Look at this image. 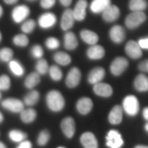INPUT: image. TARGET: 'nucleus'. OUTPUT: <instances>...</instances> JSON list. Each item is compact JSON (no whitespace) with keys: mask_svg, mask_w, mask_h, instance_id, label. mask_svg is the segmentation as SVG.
Listing matches in <instances>:
<instances>
[{"mask_svg":"<svg viewBox=\"0 0 148 148\" xmlns=\"http://www.w3.org/2000/svg\"><path fill=\"white\" fill-rule=\"evenodd\" d=\"M144 127H145V130L147 131V132H148V122L145 124V126H144Z\"/></svg>","mask_w":148,"mask_h":148,"instance_id":"nucleus-53","label":"nucleus"},{"mask_svg":"<svg viewBox=\"0 0 148 148\" xmlns=\"http://www.w3.org/2000/svg\"><path fill=\"white\" fill-rule=\"evenodd\" d=\"M56 3V0H40V7L44 9H50L52 8Z\"/></svg>","mask_w":148,"mask_h":148,"instance_id":"nucleus-42","label":"nucleus"},{"mask_svg":"<svg viewBox=\"0 0 148 148\" xmlns=\"http://www.w3.org/2000/svg\"><path fill=\"white\" fill-rule=\"evenodd\" d=\"M1 98H2V94H1V91H0V101H1Z\"/></svg>","mask_w":148,"mask_h":148,"instance_id":"nucleus-56","label":"nucleus"},{"mask_svg":"<svg viewBox=\"0 0 148 148\" xmlns=\"http://www.w3.org/2000/svg\"><path fill=\"white\" fill-rule=\"evenodd\" d=\"M57 22V17L52 12H45L41 14L38 19V25L42 29H50L54 27Z\"/></svg>","mask_w":148,"mask_h":148,"instance_id":"nucleus-15","label":"nucleus"},{"mask_svg":"<svg viewBox=\"0 0 148 148\" xmlns=\"http://www.w3.org/2000/svg\"><path fill=\"white\" fill-rule=\"evenodd\" d=\"M1 106L6 110L10 111L13 114H20L25 109L24 102L16 98H6L1 102Z\"/></svg>","mask_w":148,"mask_h":148,"instance_id":"nucleus-4","label":"nucleus"},{"mask_svg":"<svg viewBox=\"0 0 148 148\" xmlns=\"http://www.w3.org/2000/svg\"><path fill=\"white\" fill-rule=\"evenodd\" d=\"M36 27V22L33 19H29V20H26L22 22L21 26V30L22 33L24 34H31L34 32L35 28Z\"/></svg>","mask_w":148,"mask_h":148,"instance_id":"nucleus-37","label":"nucleus"},{"mask_svg":"<svg viewBox=\"0 0 148 148\" xmlns=\"http://www.w3.org/2000/svg\"><path fill=\"white\" fill-rule=\"evenodd\" d=\"M140 47L144 49H148V37L146 38H143V39H140L138 41Z\"/></svg>","mask_w":148,"mask_h":148,"instance_id":"nucleus-45","label":"nucleus"},{"mask_svg":"<svg viewBox=\"0 0 148 148\" xmlns=\"http://www.w3.org/2000/svg\"><path fill=\"white\" fill-rule=\"evenodd\" d=\"M16 148H32V143L31 141H28L26 139L20 143H18Z\"/></svg>","mask_w":148,"mask_h":148,"instance_id":"nucleus-44","label":"nucleus"},{"mask_svg":"<svg viewBox=\"0 0 148 148\" xmlns=\"http://www.w3.org/2000/svg\"><path fill=\"white\" fill-rule=\"evenodd\" d=\"M138 69L144 73H148V59L144 60L138 64Z\"/></svg>","mask_w":148,"mask_h":148,"instance_id":"nucleus-43","label":"nucleus"},{"mask_svg":"<svg viewBox=\"0 0 148 148\" xmlns=\"http://www.w3.org/2000/svg\"><path fill=\"white\" fill-rule=\"evenodd\" d=\"M58 148H65V147H58Z\"/></svg>","mask_w":148,"mask_h":148,"instance_id":"nucleus-57","label":"nucleus"},{"mask_svg":"<svg viewBox=\"0 0 148 148\" xmlns=\"http://www.w3.org/2000/svg\"><path fill=\"white\" fill-rule=\"evenodd\" d=\"M106 69L102 67H95L89 72L87 75V82L90 85L101 82L106 77Z\"/></svg>","mask_w":148,"mask_h":148,"instance_id":"nucleus-12","label":"nucleus"},{"mask_svg":"<svg viewBox=\"0 0 148 148\" xmlns=\"http://www.w3.org/2000/svg\"><path fill=\"white\" fill-rule=\"evenodd\" d=\"M82 80V72L77 67H73L70 69L65 78V84L70 88H76L81 82Z\"/></svg>","mask_w":148,"mask_h":148,"instance_id":"nucleus-8","label":"nucleus"},{"mask_svg":"<svg viewBox=\"0 0 148 148\" xmlns=\"http://www.w3.org/2000/svg\"><path fill=\"white\" fill-rule=\"evenodd\" d=\"M40 75L36 72H33L29 75H27V77L25 78L24 86L27 89L32 90L40 84Z\"/></svg>","mask_w":148,"mask_h":148,"instance_id":"nucleus-27","label":"nucleus"},{"mask_svg":"<svg viewBox=\"0 0 148 148\" xmlns=\"http://www.w3.org/2000/svg\"><path fill=\"white\" fill-rule=\"evenodd\" d=\"M45 46L49 50H54L57 49L60 46V41L56 37L50 36L46 39L45 40Z\"/></svg>","mask_w":148,"mask_h":148,"instance_id":"nucleus-40","label":"nucleus"},{"mask_svg":"<svg viewBox=\"0 0 148 148\" xmlns=\"http://www.w3.org/2000/svg\"><path fill=\"white\" fill-rule=\"evenodd\" d=\"M3 8L0 4V18H1V16H3Z\"/></svg>","mask_w":148,"mask_h":148,"instance_id":"nucleus-51","label":"nucleus"},{"mask_svg":"<svg viewBox=\"0 0 148 148\" xmlns=\"http://www.w3.org/2000/svg\"><path fill=\"white\" fill-rule=\"evenodd\" d=\"M133 86L139 92L148 91V77L144 74H138L133 81Z\"/></svg>","mask_w":148,"mask_h":148,"instance_id":"nucleus-25","label":"nucleus"},{"mask_svg":"<svg viewBox=\"0 0 148 148\" xmlns=\"http://www.w3.org/2000/svg\"><path fill=\"white\" fill-rule=\"evenodd\" d=\"M27 2H31V3H33V2H36L37 0H27Z\"/></svg>","mask_w":148,"mask_h":148,"instance_id":"nucleus-55","label":"nucleus"},{"mask_svg":"<svg viewBox=\"0 0 148 148\" xmlns=\"http://www.w3.org/2000/svg\"><path fill=\"white\" fill-rule=\"evenodd\" d=\"M86 56L90 60H100L106 55V49L103 46L96 44L90 45V47L86 49Z\"/></svg>","mask_w":148,"mask_h":148,"instance_id":"nucleus-20","label":"nucleus"},{"mask_svg":"<svg viewBox=\"0 0 148 148\" xmlns=\"http://www.w3.org/2000/svg\"><path fill=\"white\" fill-rule=\"evenodd\" d=\"M53 61L60 66H68L72 62V58L69 53L63 51H58L53 54Z\"/></svg>","mask_w":148,"mask_h":148,"instance_id":"nucleus-30","label":"nucleus"},{"mask_svg":"<svg viewBox=\"0 0 148 148\" xmlns=\"http://www.w3.org/2000/svg\"><path fill=\"white\" fill-rule=\"evenodd\" d=\"M94 106L93 101L90 97L83 96L82 98L78 99V101L76 103V110L82 115H86L90 111L92 110Z\"/></svg>","mask_w":148,"mask_h":148,"instance_id":"nucleus-10","label":"nucleus"},{"mask_svg":"<svg viewBox=\"0 0 148 148\" xmlns=\"http://www.w3.org/2000/svg\"><path fill=\"white\" fill-rule=\"evenodd\" d=\"M122 108L128 116H136L140 110L139 101L134 95H126L122 102Z\"/></svg>","mask_w":148,"mask_h":148,"instance_id":"nucleus-2","label":"nucleus"},{"mask_svg":"<svg viewBox=\"0 0 148 148\" xmlns=\"http://www.w3.org/2000/svg\"><path fill=\"white\" fill-rule=\"evenodd\" d=\"M75 17H74L73 9L67 8L64 11L61 16L60 21V27L64 32H68L70 29H72L75 23Z\"/></svg>","mask_w":148,"mask_h":148,"instance_id":"nucleus-11","label":"nucleus"},{"mask_svg":"<svg viewBox=\"0 0 148 148\" xmlns=\"http://www.w3.org/2000/svg\"><path fill=\"white\" fill-rule=\"evenodd\" d=\"M49 139H50V133L47 129H44L40 132L37 137V144L40 147H45V145H47Z\"/></svg>","mask_w":148,"mask_h":148,"instance_id":"nucleus-38","label":"nucleus"},{"mask_svg":"<svg viewBox=\"0 0 148 148\" xmlns=\"http://www.w3.org/2000/svg\"><path fill=\"white\" fill-rule=\"evenodd\" d=\"M0 148H8V147H7V146H6L5 144L3 143V142H0Z\"/></svg>","mask_w":148,"mask_h":148,"instance_id":"nucleus-52","label":"nucleus"},{"mask_svg":"<svg viewBox=\"0 0 148 148\" xmlns=\"http://www.w3.org/2000/svg\"><path fill=\"white\" fill-rule=\"evenodd\" d=\"M45 103L48 109L53 113H58L65 107L64 96L57 90H51L48 92L45 96Z\"/></svg>","mask_w":148,"mask_h":148,"instance_id":"nucleus-1","label":"nucleus"},{"mask_svg":"<svg viewBox=\"0 0 148 148\" xmlns=\"http://www.w3.org/2000/svg\"><path fill=\"white\" fill-rule=\"evenodd\" d=\"M128 65H129V63L127 58L122 56H119L111 62L110 71L113 76L119 77L126 71Z\"/></svg>","mask_w":148,"mask_h":148,"instance_id":"nucleus-5","label":"nucleus"},{"mask_svg":"<svg viewBox=\"0 0 148 148\" xmlns=\"http://www.w3.org/2000/svg\"><path fill=\"white\" fill-rule=\"evenodd\" d=\"M134 148H148V147L145 146V145H137Z\"/></svg>","mask_w":148,"mask_h":148,"instance_id":"nucleus-50","label":"nucleus"},{"mask_svg":"<svg viewBox=\"0 0 148 148\" xmlns=\"http://www.w3.org/2000/svg\"><path fill=\"white\" fill-rule=\"evenodd\" d=\"M123 110L120 106H114L108 114V121L112 125H118L123 120Z\"/></svg>","mask_w":148,"mask_h":148,"instance_id":"nucleus-21","label":"nucleus"},{"mask_svg":"<svg viewBox=\"0 0 148 148\" xmlns=\"http://www.w3.org/2000/svg\"><path fill=\"white\" fill-rule=\"evenodd\" d=\"M37 112L35 109L32 107H29L27 109H24L20 113V119L21 122L24 123H32L36 119Z\"/></svg>","mask_w":148,"mask_h":148,"instance_id":"nucleus-26","label":"nucleus"},{"mask_svg":"<svg viewBox=\"0 0 148 148\" xmlns=\"http://www.w3.org/2000/svg\"><path fill=\"white\" fill-rule=\"evenodd\" d=\"M40 99V94L36 90H32L30 92H28L27 95L23 98V102L25 106L28 107H32L38 104V102Z\"/></svg>","mask_w":148,"mask_h":148,"instance_id":"nucleus-28","label":"nucleus"},{"mask_svg":"<svg viewBox=\"0 0 148 148\" xmlns=\"http://www.w3.org/2000/svg\"><path fill=\"white\" fill-rule=\"evenodd\" d=\"M11 78L7 74L0 75V91H6L11 88Z\"/></svg>","mask_w":148,"mask_h":148,"instance_id":"nucleus-39","label":"nucleus"},{"mask_svg":"<svg viewBox=\"0 0 148 148\" xmlns=\"http://www.w3.org/2000/svg\"><path fill=\"white\" fill-rule=\"evenodd\" d=\"M109 36L112 42L114 44H121L126 38V32L123 27L119 25H115L110 28Z\"/></svg>","mask_w":148,"mask_h":148,"instance_id":"nucleus-14","label":"nucleus"},{"mask_svg":"<svg viewBox=\"0 0 148 148\" xmlns=\"http://www.w3.org/2000/svg\"><path fill=\"white\" fill-rule=\"evenodd\" d=\"M31 14V9L29 7L24 4L16 6L12 11V19L15 23H21L27 20V18Z\"/></svg>","mask_w":148,"mask_h":148,"instance_id":"nucleus-7","label":"nucleus"},{"mask_svg":"<svg viewBox=\"0 0 148 148\" xmlns=\"http://www.w3.org/2000/svg\"><path fill=\"white\" fill-rule=\"evenodd\" d=\"M8 138L12 142L20 143L27 138V134L20 129H12L8 132Z\"/></svg>","mask_w":148,"mask_h":148,"instance_id":"nucleus-31","label":"nucleus"},{"mask_svg":"<svg viewBox=\"0 0 148 148\" xmlns=\"http://www.w3.org/2000/svg\"><path fill=\"white\" fill-rule=\"evenodd\" d=\"M93 92L95 95L103 97V98H109L114 93L113 87L110 85L106 83V82H99L97 84L93 85Z\"/></svg>","mask_w":148,"mask_h":148,"instance_id":"nucleus-17","label":"nucleus"},{"mask_svg":"<svg viewBox=\"0 0 148 148\" xmlns=\"http://www.w3.org/2000/svg\"><path fill=\"white\" fill-rule=\"evenodd\" d=\"M12 43L14 45H16L17 47L24 48L27 47V45H29L30 40L29 38L27 36L26 34L21 33V34H17L15 35L13 38H12Z\"/></svg>","mask_w":148,"mask_h":148,"instance_id":"nucleus-33","label":"nucleus"},{"mask_svg":"<svg viewBox=\"0 0 148 148\" xmlns=\"http://www.w3.org/2000/svg\"><path fill=\"white\" fill-rule=\"evenodd\" d=\"M3 120H4V117H3V114H2V112L0 111V123H3Z\"/></svg>","mask_w":148,"mask_h":148,"instance_id":"nucleus-49","label":"nucleus"},{"mask_svg":"<svg viewBox=\"0 0 148 148\" xmlns=\"http://www.w3.org/2000/svg\"><path fill=\"white\" fill-rule=\"evenodd\" d=\"M60 127H61L62 132L66 138L69 139L73 138L75 132H76V124H75V121L73 117H65L61 121Z\"/></svg>","mask_w":148,"mask_h":148,"instance_id":"nucleus-9","label":"nucleus"},{"mask_svg":"<svg viewBox=\"0 0 148 148\" xmlns=\"http://www.w3.org/2000/svg\"><path fill=\"white\" fill-rule=\"evenodd\" d=\"M125 53L129 58L138 59L143 56V49L135 40H129L125 45Z\"/></svg>","mask_w":148,"mask_h":148,"instance_id":"nucleus-13","label":"nucleus"},{"mask_svg":"<svg viewBox=\"0 0 148 148\" xmlns=\"http://www.w3.org/2000/svg\"><path fill=\"white\" fill-rule=\"evenodd\" d=\"M147 20V15L143 12H132L128 14L125 19L126 27L132 30L140 27Z\"/></svg>","mask_w":148,"mask_h":148,"instance_id":"nucleus-3","label":"nucleus"},{"mask_svg":"<svg viewBox=\"0 0 148 148\" xmlns=\"http://www.w3.org/2000/svg\"><path fill=\"white\" fill-rule=\"evenodd\" d=\"M123 139L121 133L114 130L111 129L107 132L106 137V144L109 148H121L123 146Z\"/></svg>","mask_w":148,"mask_h":148,"instance_id":"nucleus-6","label":"nucleus"},{"mask_svg":"<svg viewBox=\"0 0 148 148\" xmlns=\"http://www.w3.org/2000/svg\"><path fill=\"white\" fill-rule=\"evenodd\" d=\"M80 142L84 148H99L98 140L93 132H83L80 137Z\"/></svg>","mask_w":148,"mask_h":148,"instance_id":"nucleus-19","label":"nucleus"},{"mask_svg":"<svg viewBox=\"0 0 148 148\" xmlns=\"http://www.w3.org/2000/svg\"><path fill=\"white\" fill-rule=\"evenodd\" d=\"M111 4V0H92L90 4V10L95 14L102 13Z\"/></svg>","mask_w":148,"mask_h":148,"instance_id":"nucleus-24","label":"nucleus"},{"mask_svg":"<svg viewBox=\"0 0 148 148\" xmlns=\"http://www.w3.org/2000/svg\"><path fill=\"white\" fill-rule=\"evenodd\" d=\"M88 8V3L86 0H78L73 9L75 20L77 21H84L86 16V10Z\"/></svg>","mask_w":148,"mask_h":148,"instance_id":"nucleus-16","label":"nucleus"},{"mask_svg":"<svg viewBox=\"0 0 148 148\" xmlns=\"http://www.w3.org/2000/svg\"><path fill=\"white\" fill-rule=\"evenodd\" d=\"M80 37L82 40L89 45H96L99 41V36L95 32L88 30V29H83L80 32Z\"/></svg>","mask_w":148,"mask_h":148,"instance_id":"nucleus-22","label":"nucleus"},{"mask_svg":"<svg viewBox=\"0 0 148 148\" xmlns=\"http://www.w3.org/2000/svg\"><path fill=\"white\" fill-rule=\"evenodd\" d=\"M64 46L67 50H74L78 47V40L73 32L68 31L64 34Z\"/></svg>","mask_w":148,"mask_h":148,"instance_id":"nucleus-23","label":"nucleus"},{"mask_svg":"<svg viewBox=\"0 0 148 148\" xmlns=\"http://www.w3.org/2000/svg\"><path fill=\"white\" fill-rule=\"evenodd\" d=\"M31 55L34 58L36 59H40V58H43V55H44V49L41 45H33L31 49Z\"/></svg>","mask_w":148,"mask_h":148,"instance_id":"nucleus-41","label":"nucleus"},{"mask_svg":"<svg viewBox=\"0 0 148 148\" xmlns=\"http://www.w3.org/2000/svg\"><path fill=\"white\" fill-rule=\"evenodd\" d=\"M147 0H130L128 8L132 12H143L147 8Z\"/></svg>","mask_w":148,"mask_h":148,"instance_id":"nucleus-32","label":"nucleus"},{"mask_svg":"<svg viewBox=\"0 0 148 148\" xmlns=\"http://www.w3.org/2000/svg\"><path fill=\"white\" fill-rule=\"evenodd\" d=\"M101 14L104 21L108 23H111L119 19L120 16V10L118 6L110 4Z\"/></svg>","mask_w":148,"mask_h":148,"instance_id":"nucleus-18","label":"nucleus"},{"mask_svg":"<svg viewBox=\"0 0 148 148\" xmlns=\"http://www.w3.org/2000/svg\"><path fill=\"white\" fill-rule=\"evenodd\" d=\"M14 52L9 47H3L0 49V61L3 63H9L13 59Z\"/></svg>","mask_w":148,"mask_h":148,"instance_id":"nucleus-34","label":"nucleus"},{"mask_svg":"<svg viewBox=\"0 0 148 148\" xmlns=\"http://www.w3.org/2000/svg\"><path fill=\"white\" fill-rule=\"evenodd\" d=\"M48 73L49 75L50 78L54 82H59L63 78V72L58 66L52 65L49 67Z\"/></svg>","mask_w":148,"mask_h":148,"instance_id":"nucleus-35","label":"nucleus"},{"mask_svg":"<svg viewBox=\"0 0 148 148\" xmlns=\"http://www.w3.org/2000/svg\"><path fill=\"white\" fill-rule=\"evenodd\" d=\"M8 69L12 74L17 77H21L25 73V69L23 65L16 59H12L8 63Z\"/></svg>","mask_w":148,"mask_h":148,"instance_id":"nucleus-29","label":"nucleus"},{"mask_svg":"<svg viewBox=\"0 0 148 148\" xmlns=\"http://www.w3.org/2000/svg\"><path fill=\"white\" fill-rule=\"evenodd\" d=\"M49 69V64H48L46 59L43 58L38 59L36 64V73H38L40 76H43V75L48 73Z\"/></svg>","mask_w":148,"mask_h":148,"instance_id":"nucleus-36","label":"nucleus"},{"mask_svg":"<svg viewBox=\"0 0 148 148\" xmlns=\"http://www.w3.org/2000/svg\"><path fill=\"white\" fill-rule=\"evenodd\" d=\"M59 2H60V3H61V5H63L64 7H69V6L72 4V2H73V0H59Z\"/></svg>","mask_w":148,"mask_h":148,"instance_id":"nucleus-46","label":"nucleus"},{"mask_svg":"<svg viewBox=\"0 0 148 148\" xmlns=\"http://www.w3.org/2000/svg\"><path fill=\"white\" fill-rule=\"evenodd\" d=\"M2 40H3V34H2V32L0 31V43H1Z\"/></svg>","mask_w":148,"mask_h":148,"instance_id":"nucleus-54","label":"nucleus"},{"mask_svg":"<svg viewBox=\"0 0 148 148\" xmlns=\"http://www.w3.org/2000/svg\"><path fill=\"white\" fill-rule=\"evenodd\" d=\"M143 116L146 121L148 122V107H145L143 110Z\"/></svg>","mask_w":148,"mask_h":148,"instance_id":"nucleus-47","label":"nucleus"},{"mask_svg":"<svg viewBox=\"0 0 148 148\" xmlns=\"http://www.w3.org/2000/svg\"><path fill=\"white\" fill-rule=\"evenodd\" d=\"M6 4L8 5H12V4H15L19 0H3Z\"/></svg>","mask_w":148,"mask_h":148,"instance_id":"nucleus-48","label":"nucleus"}]
</instances>
